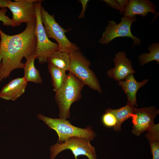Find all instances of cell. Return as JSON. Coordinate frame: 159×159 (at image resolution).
<instances>
[{"label": "cell", "mask_w": 159, "mask_h": 159, "mask_svg": "<svg viewBox=\"0 0 159 159\" xmlns=\"http://www.w3.org/2000/svg\"><path fill=\"white\" fill-rule=\"evenodd\" d=\"M145 79L141 82H138L135 79L133 74H130L125 80L119 81L118 84L121 86L127 97L128 102L133 105L137 106L136 95L138 90L144 86L148 81Z\"/></svg>", "instance_id": "14"}, {"label": "cell", "mask_w": 159, "mask_h": 159, "mask_svg": "<svg viewBox=\"0 0 159 159\" xmlns=\"http://www.w3.org/2000/svg\"><path fill=\"white\" fill-rule=\"evenodd\" d=\"M90 140L82 138L73 137L65 140L61 143H57L50 148V159H55L60 153L67 149L70 150L74 159L79 156L87 157L88 159H97L95 147L90 144Z\"/></svg>", "instance_id": "7"}, {"label": "cell", "mask_w": 159, "mask_h": 159, "mask_svg": "<svg viewBox=\"0 0 159 159\" xmlns=\"http://www.w3.org/2000/svg\"><path fill=\"white\" fill-rule=\"evenodd\" d=\"M159 113V110L154 106L136 108L132 119L133 134L139 137L143 132L148 131L155 124L154 120Z\"/></svg>", "instance_id": "10"}, {"label": "cell", "mask_w": 159, "mask_h": 159, "mask_svg": "<svg viewBox=\"0 0 159 159\" xmlns=\"http://www.w3.org/2000/svg\"><path fill=\"white\" fill-rule=\"evenodd\" d=\"M110 7L115 9L120 10L119 5L116 0H103Z\"/></svg>", "instance_id": "25"}, {"label": "cell", "mask_w": 159, "mask_h": 159, "mask_svg": "<svg viewBox=\"0 0 159 159\" xmlns=\"http://www.w3.org/2000/svg\"><path fill=\"white\" fill-rule=\"evenodd\" d=\"M37 117L49 128L56 131L58 136V143H62L67 138L73 137L82 138L91 141L96 135L91 126L82 128L73 126L69 121L64 119L52 118L41 114H38Z\"/></svg>", "instance_id": "3"}, {"label": "cell", "mask_w": 159, "mask_h": 159, "mask_svg": "<svg viewBox=\"0 0 159 159\" xmlns=\"http://www.w3.org/2000/svg\"><path fill=\"white\" fill-rule=\"evenodd\" d=\"M148 50L150 52L141 54L139 57L140 65L144 64L153 61L159 62V44L155 43L149 46Z\"/></svg>", "instance_id": "19"}, {"label": "cell", "mask_w": 159, "mask_h": 159, "mask_svg": "<svg viewBox=\"0 0 159 159\" xmlns=\"http://www.w3.org/2000/svg\"><path fill=\"white\" fill-rule=\"evenodd\" d=\"M136 16L128 17L123 16L120 22L117 24L113 21L109 20L107 26L99 40L101 44L107 45L112 40L117 37H128L133 41L132 46L140 45V39L132 35L131 27L133 23L135 21Z\"/></svg>", "instance_id": "8"}, {"label": "cell", "mask_w": 159, "mask_h": 159, "mask_svg": "<svg viewBox=\"0 0 159 159\" xmlns=\"http://www.w3.org/2000/svg\"><path fill=\"white\" fill-rule=\"evenodd\" d=\"M36 19L26 23L21 33L13 35L6 34L0 27V54L2 57L0 67V82L9 77L13 70L23 68L21 62L35 51L37 44L35 31Z\"/></svg>", "instance_id": "1"}, {"label": "cell", "mask_w": 159, "mask_h": 159, "mask_svg": "<svg viewBox=\"0 0 159 159\" xmlns=\"http://www.w3.org/2000/svg\"><path fill=\"white\" fill-rule=\"evenodd\" d=\"M37 0H7L6 7L12 14L14 27L27 23L36 19L35 2Z\"/></svg>", "instance_id": "9"}, {"label": "cell", "mask_w": 159, "mask_h": 159, "mask_svg": "<svg viewBox=\"0 0 159 159\" xmlns=\"http://www.w3.org/2000/svg\"><path fill=\"white\" fill-rule=\"evenodd\" d=\"M156 6L149 0H130L123 13V16L128 17L135 16L138 15L143 17L146 16L149 13L154 14L156 11Z\"/></svg>", "instance_id": "12"}, {"label": "cell", "mask_w": 159, "mask_h": 159, "mask_svg": "<svg viewBox=\"0 0 159 159\" xmlns=\"http://www.w3.org/2000/svg\"><path fill=\"white\" fill-rule=\"evenodd\" d=\"M113 61L115 67L109 70L107 73L110 77L115 80H122L128 75L135 73L131 61L126 57L124 52L120 51L116 53Z\"/></svg>", "instance_id": "11"}, {"label": "cell", "mask_w": 159, "mask_h": 159, "mask_svg": "<svg viewBox=\"0 0 159 159\" xmlns=\"http://www.w3.org/2000/svg\"><path fill=\"white\" fill-rule=\"evenodd\" d=\"M120 8L119 11L120 14L123 13L127 6L128 0H116Z\"/></svg>", "instance_id": "23"}, {"label": "cell", "mask_w": 159, "mask_h": 159, "mask_svg": "<svg viewBox=\"0 0 159 159\" xmlns=\"http://www.w3.org/2000/svg\"><path fill=\"white\" fill-rule=\"evenodd\" d=\"M47 67L51 76L53 90L56 92L61 88L65 80L66 71L50 64Z\"/></svg>", "instance_id": "18"}, {"label": "cell", "mask_w": 159, "mask_h": 159, "mask_svg": "<svg viewBox=\"0 0 159 159\" xmlns=\"http://www.w3.org/2000/svg\"><path fill=\"white\" fill-rule=\"evenodd\" d=\"M102 121L103 125L108 127H114L117 123V120L115 115L107 109L102 116Z\"/></svg>", "instance_id": "21"}, {"label": "cell", "mask_w": 159, "mask_h": 159, "mask_svg": "<svg viewBox=\"0 0 159 159\" xmlns=\"http://www.w3.org/2000/svg\"><path fill=\"white\" fill-rule=\"evenodd\" d=\"M41 16L42 23L48 38L54 39L57 42L58 50L69 54L79 50V47L72 43L67 37L66 30L56 21L54 15H51L42 6Z\"/></svg>", "instance_id": "5"}, {"label": "cell", "mask_w": 159, "mask_h": 159, "mask_svg": "<svg viewBox=\"0 0 159 159\" xmlns=\"http://www.w3.org/2000/svg\"><path fill=\"white\" fill-rule=\"evenodd\" d=\"M79 1L82 5V9L81 12L78 16V18H83L85 17V12L87 6V3L89 1V0H80Z\"/></svg>", "instance_id": "24"}, {"label": "cell", "mask_w": 159, "mask_h": 159, "mask_svg": "<svg viewBox=\"0 0 159 159\" xmlns=\"http://www.w3.org/2000/svg\"><path fill=\"white\" fill-rule=\"evenodd\" d=\"M147 138L150 145L153 159H159V135L150 136Z\"/></svg>", "instance_id": "20"}, {"label": "cell", "mask_w": 159, "mask_h": 159, "mask_svg": "<svg viewBox=\"0 0 159 159\" xmlns=\"http://www.w3.org/2000/svg\"><path fill=\"white\" fill-rule=\"evenodd\" d=\"M84 86L71 73L69 72L67 74L62 86L55 92V99L58 106L59 118H69L71 106L81 98V92Z\"/></svg>", "instance_id": "2"}, {"label": "cell", "mask_w": 159, "mask_h": 159, "mask_svg": "<svg viewBox=\"0 0 159 159\" xmlns=\"http://www.w3.org/2000/svg\"><path fill=\"white\" fill-rule=\"evenodd\" d=\"M136 108L131 104L127 102V105L124 107L117 109H107L108 111L112 113L115 116L117 123L113 130L116 131H120L121 130V125L125 120L129 118H132L135 113Z\"/></svg>", "instance_id": "16"}, {"label": "cell", "mask_w": 159, "mask_h": 159, "mask_svg": "<svg viewBox=\"0 0 159 159\" xmlns=\"http://www.w3.org/2000/svg\"><path fill=\"white\" fill-rule=\"evenodd\" d=\"M47 62L57 68L68 71L70 63L69 54L58 50L51 54L47 59Z\"/></svg>", "instance_id": "17"}, {"label": "cell", "mask_w": 159, "mask_h": 159, "mask_svg": "<svg viewBox=\"0 0 159 159\" xmlns=\"http://www.w3.org/2000/svg\"><path fill=\"white\" fill-rule=\"evenodd\" d=\"M2 57L1 55L0 54V67L1 65V62L2 61Z\"/></svg>", "instance_id": "27"}, {"label": "cell", "mask_w": 159, "mask_h": 159, "mask_svg": "<svg viewBox=\"0 0 159 159\" xmlns=\"http://www.w3.org/2000/svg\"><path fill=\"white\" fill-rule=\"evenodd\" d=\"M7 11L6 8H2L0 9V21L2 22L4 25L11 26L14 27L12 19L6 15Z\"/></svg>", "instance_id": "22"}, {"label": "cell", "mask_w": 159, "mask_h": 159, "mask_svg": "<svg viewBox=\"0 0 159 159\" xmlns=\"http://www.w3.org/2000/svg\"><path fill=\"white\" fill-rule=\"evenodd\" d=\"M69 55V72L84 85L101 93L102 90L94 72L89 68L91 64L90 61L79 50L72 52Z\"/></svg>", "instance_id": "4"}, {"label": "cell", "mask_w": 159, "mask_h": 159, "mask_svg": "<svg viewBox=\"0 0 159 159\" xmlns=\"http://www.w3.org/2000/svg\"><path fill=\"white\" fill-rule=\"evenodd\" d=\"M36 58L35 52L26 58V61L23 68L24 73V77L27 82L42 83V79L39 71L36 68L34 65V61Z\"/></svg>", "instance_id": "15"}, {"label": "cell", "mask_w": 159, "mask_h": 159, "mask_svg": "<svg viewBox=\"0 0 159 159\" xmlns=\"http://www.w3.org/2000/svg\"><path fill=\"white\" fill-rule=\"evenodd\" d=\"M27 84L24 77L11 80L0 91V98L15 101L24 93Z\"/></svg>", "instance_id": "13"}, {"label": "cell", "mask_w": 159, "mask_h": 159, "mask_svg": "<svg viewBox=\"0 0 159 159\" xmlns=\"http://www.w3.org/2000/svg\"><path fill=\"white\" fill-rule=\"evenodd\" d=\"M7 0H0V8H6Z\"/></svg>", "instance_id": "26"}, {"label": "cell", "mask_w": 159, "mask_h": 159, "mask_svg": "<svg viewBox=\"0 0 159 159\" xmlns=\"http://www.w3.org/2000/svg\"><path fill=\"white\" fill-rule=\"evenodd\" d=\"M42 1L37 0L35 3L36 21L35 33L37 41L35 52L36 59L41 64L47 62L48 57L59 49L57 44L50 40L45 32L41 16Z\"/></svg>", "instance_id": "6"}]
</instances>
